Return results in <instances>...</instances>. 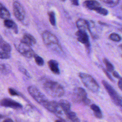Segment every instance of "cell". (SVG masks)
I'll return each mask as SVG.
<instances>
[{
    "instance_id": "cell-1",
    "label": "cell",
    "mask_w": 122,
    "mask_h": 122,
    "mask_svg": "<svg viewBox=\"0 0 122 122\" xmlns=\"http://www.w3.org/2000/svg\"><path fill=\"white\" fill-rule=\"evenodd\" d=\"M43 89L50 96L53 97H60L64 94L63 87L58 82L52 81H46L43 84Z\"/></svg>"
},
{
    "instance_id": "cell-2",
    "label": "cell",
    "mask_w": 122,
    "mask_h": 122,
    "mask_svg": "<svg viewBox=\"0 0 122 122\" xmlns=\"http://www.w3.org/2000/svg\"><path fill=\"white\" fill-rule=\"evenodd\" d=\"M13 12L15 18L24 25H27L29 23L28 19L22 4L18 1H15L13 3Z\"/></svg>"
},
{
    "instance_id": "cell-3",
    "label": "cell",
    "mask_w": 122,
    "mask_h": 122,
    "mask_svg": "<svg viewBox=\"0 0 122 122\" xmlns=\"http://www.w3.org/2000/svg\"><path fill=\"white\" fill-rule=\"evenodd\" d=\"M79 77L84 86L89 90L95 92L99 90V85L94 79L90 75L81 72Z\"/></svg>"
},
{
    "instance_id": "cell-4",
    "label": "cell",
    "mask_w": 122,
    "mask_h": 122,
    "mask_svg": "<svg viewBox=\"0 0 122 122\" xmlns=\"http://www.w3.org/2000/svg\"><path fill=\"white\" fill-rule=\"evenodd\" d=\"M28 92L30 96L39 103L43 106L46 104L48 100L45 95L35 86L30 85L27 88Z\"/></svg>"
},
{
    "instance_id": "cell-5",
    "label": "cell",
    "mask_w": 122,
    "mask_h": 122,
    "mask_svg": "<svg viewBox=\"0 0 122 122\" xmlns=\"http://www.w3.org/2000/svg\"><path fill=\"white\" fill-rule=\"evenodd\" d=\"M72 99L74 102H82L85 105H88L90 102V101L87 97L86 92L84 89L81 87H77L73 90Z\"/></svg>"
},
{
    "instance_id": "cell-6",
    "label": "cell",
    "mask_w": 122,
    "mask_h": 122,
    "mask_svg": "<svg viewBox=\"0 0 122 122\" xmlns=\"http://www.w3.org/2000/svg\"><path fill=\"white\" fill-rule=\"evenodd\" d=\"M14 44L17 51L23 56L28 58L34 57L35 53L30 46L21 42L20 41L19 42H15Z\"/></svg>"
},
{
    "instance_id": "cell-7",
    "label": "cell",
    "mask_w": 122,
    "mask_h": 122,
    "mask_svg": "<svg viewBox=\"0 0 122 122\" xmlns=\"http://www.w3.org/2000/svg\"><path fill=\"white\" fill-rule=\"evenodd\" d=\"M42 39L44 43L46 46H60L59 41L56 36L48 30H45L42 33Z\"/></svg>"
},
{
    "instance_id": "cell-8",
    "label": "cell",
    "mask_w": 122,
    "mask_h": 122,
    "mask_svg": "<svg viewBox=\"0 0 122 122\" xmlns=\"http://www.w3.org/2000/svg\"><path fill=\"white\" fill-rule=\"evenodd\" d=\"M102 83L105 89L109 93L110 97L111 98L113 102L117 105H119L120 103V98L119 97L117 92L107 82L103 80Z\"/></svg>"
},
{
    "instance_id": "cell-9",
    "label": "cell",
    "mask_w": 122,
    "mask_h": 122,
    "mask_svg": "<svg viewBox=\"0 0 122 122\" xmlns=\"http://www.w3.org/2000/svg\"><path fill=\"white\" fill-rule=\"evenodd\" d=\"M11 47L10 44L3 41L0 43V59H8L11 57Z\"/></svg>"
},
{
    "instance_id": "cell-10",
    "label": "cell",
    "mask_w": 122,
    "mask_h": 122,
    "mask_svg": "<svg viewBox=\"0 0 122 122\" xmlns=\"http://www.w3.org/2000/svg\"><path fill=\"white\" fill-rule=\"evenodd\" d=\"M1 106L9 107L13 109H20L22 107V106L20 103L9 98H4L0 101Z\"/></svg>"
},
{
    "instance_id": "cell-11",
    "label": "cell",
    "mask_w": 122,
    "mask_h": 122,
    "mask_svg": "<svg viewBox=\"0 0 122 122\" xmlns=\"http://www.w3.org/2000/svg\"><path fill=\"white\" fill-rule=\"evenodd\" d=\"M44 107L49 111L52 113L58 114H61V108L59 105V103L55 101H48V102L46 103Z\"/></svg>"
},
{
    "instance_id": "cell-12",
    "label": "cell",
    "mask_w": 122,
    "mask_h": 122,
    "mask_svg": "<svg viewBox=\"0 0 122 122\" xmlns=\"http://www.w3.org/2000/svg\"><path fill=\"white\" fill-rule=\"evenodd\" d=\"M77 37V40L80 42L84 44L87 48L90 47L89 36L85 31L78 30L75 33Z\"/></svg>"
},
{
    "instance_id": "cell-13",
    "label": "cell",
    "mask_w": 122,
    "mask_h": 122,
    "mask_svg": "<svg viewBox=\"0 0 122 122\" xmlns=\"http://www.w3.org/2000/svg\"><path fill=\"white\" fill-rule=\"evenodd\" d=\"M77 28L80 30L86 31V30H90V23L86 20L83 19H80L76 22Z\"/></svg>"
},
{
    "instance_id": "cell-14",
    "label": "cell",
    "mask_w": 122,
    "mask_h": 122,
    "mask_svg": "<svg viewBox=\"0 0 122 122\" xmlns=\"http://www.w3.org/2000/svg\"><path fill=\"white\" fill-rule=\"evenodd\" d=\"M20 41L30 46H32L36 43V40L33 36L28 33H25Z\"/></svg>"
},
{
    "instance_id": "cell-15",
    "label": "cell",
    "mask_w": 122,
    "mask_h": 122,
    "mask_svg": "<svg viewBox=\"0 0 122 122\" xmlns=\"http://www.w3.org/2000/svg\"><path fill=\"white\" fill-rule=\"evenodd\" d=\"M83 5L85 7L91 10H96L97 9L101 7L99 2L95 0H87L83 3Z\"/></svg>"
},
{
    "instance_id": "cell-16",
    "label": "cell",
    "mask_w": 122,
    "mask_h": 122,
    "mask_svg": "<svg viewBox=\"0 0 122 122\" xmlns=\"http://www.w3.org/2000/svg\"><path fill=\"white\" fill-rule=\"evenodd\" d=\"M48 66L51 71L55 74H60V70L58 62L54 60H51L48 62Z\"/></svg>"
},
{
    "instance_id": "cell-17",
    "label": "cell",
    "mask_w": 122,
    "mask_h": 122,
    "mask_svg": "<svg viewBox=\"0 0 122 122\" xmlns=\"http://www.w3.org/2000/svg\"><path fill=\"white\" fill-rule=\"evenodd\" d=\"M4 25L7 28L12 29L14 33L16 34L18 33V26L16 23L12 20L10 19L5 20H4Z\"/></svg>"
},
{
    "instance_id": "cell-18",
    "label": "cell",
    "mask_w": 122,
    "mask_h": 122,
    "mask_svg": "<svg viewBox=\"0 0 122 122\" xmlns=\"http://www.w3.org/2000/svg\"><path fill=\"white\" fill-rule=\"evenodd\" d=\"M10 17V14L8 9L0 2V18L2 19L8 20Z\"/></svg>"
},
{
    "instance_id": "cell-19",
    "label": "cell",
    "mask_w": 122,
    "mask_h": 122,
    "mask_svg": "<svg viewBox=\"0 0 122 122\" xmlns=\"http://www.w3.org/2000/svg\"><path fill=\"white\" fill-rule=\"evenodd\" d=\"M59 104L61 108L63 110L65 114L71 111V104L68 101L65 100H61Z\"/></svg>"
},
{
    "instance_id": "cell-20",
    "label": "cell",
    "mask_w": 122,
    "mask_h": 122,
    "mask_svg": "<svg viewBox=\"0 0 122 122\" xmlns=\"http://www.w3.org/2000/svg\"><path fill=\"white\" fill-rule=\"evenodd\" d=\"M11 68L9 64L3 63L0 64V72L4 75H7L11 72Z\"/></svg>"
},
{
    "instance_id": "cell-21",
    "label": "cell",
    "mask_w": 122,
    "mask_h": 122,
    "mask_svg": "<svg viewBox=\"0 0 122 122\" xmlns=\"http://www.w3.org/2000/svg\"><path fill=\"white\" fill-rule=\"evenodd\" d=\"M91 109L93 111L94 115L98 118H101L102 117V113L100 108L95 104H92L90 106Z\"/></svg>"
},
{
    "instance_id": "cell-22",
    "label": "cell",
    "mask_w": 122,
    "mask_h": 122,
    "mask_svg": "<svg viewBox=\"0 0 122 122\" xmlns=\"http://www.w3.org/2000/svg\"><path fill=\"white\" fill-rule=\"evenodd\" d=\"M102 1L109 7H113L116 6L119 2L118 0H102Z\"/></svg>"
},
{
    "instance_id": "cell-23",
    "label": "cell",
    "mask_w": 122,
    "mask_h": 122,
    "mask_svg": "<svg viewBox=\"0 0 122 122\" xmlns=\"http://www.w3.org/2000/svg\"><path fill=\"white\" fill-rule=\"evenodd\" d=\"M103 63L105 64L106 66V69L108 72H112L114 71V67L112 64L106 59L104 58L103 60Z\"/></svg>"
},
{
    "instance_id": "cell-24",
    "label": "cell",
    "mask_w": 122,
    "mask_h": 122,
    "mask_svg": "<svg viewBox=\"0 0 122 122\" xmlns=\"http://www.w3.org/2000/svg\"><path fill=\"white\" fill-rule=\"evenodd\" d=\"M49 21L51 24L54 26L56 25V19H55V14L53 11H51L49 13Z\"/></svg>"
},
{
    "instance_id": "cell-25",
    "label": "cell",
    "mask_w": 122,
    "mask_h": 122,
    "mask_svg": "<svg viewBox=\"0 0 122 122\" xmlns=\"http://www.w3.org/2000/svg\"><path fill=\"white\" fill-rule=\"evenodd\" d=\"M34 58L36 63L38 66H41L43 65V64H44V60L41 57H40L39 55L35 54L34 56Z\"/></svg>"
},
{
    "instance_id": "cell-26",
    "label": "cell",
    "mask_w": 122,
    "mask_h": 122,
    "mask_svg": "<svg viewBox=\"0 0 122 122\" xmlns=\"http://www.w3.org/2000/svg\"><path fill=\"white\" fill-rule=\"evenodd\" d=\"M109 38L110 40H111L112 41H119L121 40V36L119 35H118V34L115 33H111L110 35Z\"/></svg>"
},
{
    "instance_id": "cell-27",
    "label": "cell",
    "mask_w": 122,
    "mask_h": 122,
    "mask_svg": "<svg viewBox=\"0 0 122 122\" xmlns=\"http://www.w3.org/2000/svg\"><path fill=\"white\" fill-rule=\"evenodd\" d=\"M66 115L67 116V117L71 121L73 120V119H74L76 117H77L76 113L74 112H71V111H70V112H68L67 113H66Z\"/></svg>"
},
{
    "instance_id": "cell-28",
    "label": "cell",
    "mask_w": 122,
    "mask_h": 122,
    "mask_svg": "<svg viewBox=\"0 0 122 122\" xmlns=\"http://www.w3.org/2000/svg\"><path fill=\"white\" fill-rule=\"evenodd\" d=\"M96 11L100 14H102V15H107L108 14V10L105 9H104V8H102V7L99 8L98 9H97Z\"/></svg>"
},
{
    "instance_id": "cell-29",
    "label": "cell",
    "mask_w": 122,
    "mask_h": 122,
    "mask_svg": "<svg viewBox=\"0 0 122 122\" xmlns=\"http://www.w3.org/2000/svg\"><path fill=\"white\" fill-rule=\"evenodd\" d=\"M19 70L20 71V72H21L24 75H25L26 76H27L28 78H30V74L29 73V72L27 71V70H26L24 67H20L19 68Z\"/></svg>"
},
{
    "instance_id": "cell-30",
    "label": "cell",
    "mask_w": 122,
    "mask_h": 122,
    "mask_svg": "<svg viewBox=\"0 0 122 122\" xmlns=\"http://www.w3.org/2000/svg\"><path fill=\"white\" fill-rule=\"evenodd\" d=\"M8 91H9V93L12 96H19V93L12 88H9Z\"/></svg>"
},
{
    "instance_id": "cell-31",
    "label": "cell",
    "mask_w": 122,
    "mask_h": 122,
    "mask_svg": "<svg viewBox=\"0 0 122 122\" xmlns=\"http://www.w3.org/2000/svg\"><path fill=\"white\" fill-rule=\"evenodd\" d=\"M118 86L120 89L122 91V78L121 77L120 79H119V81L118 82Z\"/></svg>"
},
{
    "instance_id": "cell-32",
    "label": "cell",
    "mask_w": 122,
    "mask_h": 122,
    "mask_svg": "<svg viewBox=\"0 0 122 122\" xmlns=\"http://www.w3.org/2000/svg\"><path fill=\"white\" fill-rule=\"evenodd\" d=\"M112 74H113V76L114 77H116V78H118V79H120L121 77L119 75V74H118V73L117 72V71H113V72H112Z\"/></svg>"
},
{
    "instance_id": "cell-33",
    "label": "cell",
    "mask_w": 122,
    "mask_h": 122,
    "mask_svg": "<svg viewBox=\"0 0 122 122\" xmlns=\"http://www.w3.org/2000/svg\"><path fill=\"white\" fill-rule=\"evenodd\" d=\"M71 2L72 3V4L75 5V6H78L79 5V2L78 0H71Z\"/></svg>"
},
{
    "instance_id": "cell-34",
    "label": "cell",
    "mask_w": 122,
    "mask_h": 122,
    "mask_svg": "<svg viewBox=\"0 0 122 122\" xmlns=\"http://www.w3.org/2000/svg\"><path fill=\"white\" fill-rule=\"evenodd\" d=\"M104 72H105V73L106 74V75L107 76V77L111 80V81H113V79L111 78V75L109 74V72H108L107 71H106L105 70H104Z\"/></svg>"
},
{
    "instance_id": "cell-35",
    "label": "cell",
    "mask_w": 122,
    "mask_h": 122,
    "mask_svg": "<svg viewBox=\"0 0 122 122\" xmlns=\"http://www.w3.org/2000/svg\"><path fill=\"white\" fill-rule=\"evenodd\" d=\"M3 122H13V120L10 118H7L4 120Z\"/></svg>"
},
{
    "instance_id": "cell-36",
    "label": "cell",
    "mask_w": 122,
    "mask_h": 122,
    "mask_svg": "<svg viewBox=\"0 0 122 122\" xmlns=\"http://www.w3.org/2000/svg\"><path fill=\"white\" fill-rule=\"evenodd\" d=\"M71 122H80V120H79V118H77V117H76V118H75L74 119H73V120H72Z\"/></svg>"
},
{
    "instance_id": "cell-37",
    "label": "cell",
    "mask_w": 122,
    "mask_h": 122,
    "mask_svg": "<svg viewBox=\"0 0 122 122\" xmlns=\"http://www.w3.org/2000/svg\"><path fill=\"white\" fill-rule=\"evenodd\" d=\"M3 41H3V39H2V36H1V35L0 34V43H1V42H2Z\"/></svg>"
},
{
    "instance_id": "cell-38",
    "label": "cell",
    "mask_w": 122,
    "mask_h": 122,
    "mask_svg": "<svg viewBox=\"0 0 122 122\" xmlns=\"http://www.w3.org/2000/svg\"><path fill=\"white\" fill-rule=\"evenodd\" d=\"M119 105H121L122 107V98H120V103Z\"/></svg>"
},
{
    "instance_id": "cell-39",
    "label": "cell",
    "mask_w": 122,
    "mask_h": 122,
    "mask_svg": "<svg viewBox=\"0 0 122 122\" xmlns=\"http://www.w3.org/2000/svg\"><path fill=\"white\" fill-rule=\"evenodd\" d=\"M3 117H4L3 115H2V114H0V118H3Z\"/></svg>"
},
{
    "instance_id": "cell-40",
    "label": "cell",
    "mask_w": 122,
    "mask_h": 122,
    "mask_svg": "<svg viewBox=\"0 0 122 122\" xmlns=\"http://www.w3.org/2000/svg\"><path fill=\"white\" fill-rule=\"evenodd\" d=\"M55 122H61V121H60V120H56V121H55Z\"/></svg>"
},
{
    "instance_id": "cell-41",
    "label": "cell",
    "mask_w": 122,
    "mask_h": 122,
    "mask_svg": "<svg viewBox=\"0 0 122 122\" xmlns=\"http://www.w3.org/2000/svg\"><path fill=\"white\" fill-rule=\"evenodd\" d=\"M119 47L122 50V44H121V45H119Z\"/></svg>"
},
{
    "instance_id": "cell-42",
    "label": "cell",
    "mask_w": 122,
    "mask_h": 122,
    "mask_svg": "<svg viewBox=\"0 0 122 122\" xmlns=\"http://www.w3.org/2000/svg\"></svg>"
},
{
    "instance_id": "cell-43",
    "label": "cell",
    "mask_w": 122,
    "mask_h": 122,
    "mask_svg": "<svg viewBox=\"0 0 122 122\" xmlns=\"http://www.w3.org/2000/svg\"></svg>"
}]
</instances>
